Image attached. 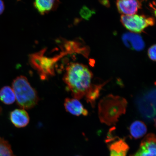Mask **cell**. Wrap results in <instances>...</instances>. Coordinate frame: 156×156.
Returning <instances> with one entry per match:
<instances>
[{"label":"cell","mask_w":156,"mask_h":156,"mask_svg":"<svg viewBox=\"0 0 156 156\" xmlns=\"http://www.w3.org/2000/svg\"><path fill=\"white\" fill-rule=\"evenodd\" d=\"M93 77V74L87 66L73 63L67 66L63 79L72 96L79 100L85 96Z\"/></svg>","instance_id":"obj_1"},{"label":"cell","mask_w":156,"mask_h":156,"mask_svg":"<svg viewBox=\"0 0 156 156\" xmlns=\"http://www.w3.org/2000/svg\"><path fill=\"white\" fill-rule=\"evenodd\" d=\"M128 102L119 96L109 94L101 99L98 104V116L100 121L108 126L115 125L119 119L125 114Z\"/></svg>","instance_id":"obj_2"},{"label":"cell","mask_w":156,"mask_h":156,"mask_svg":"<svg viewBox=\"0 0 156 156\" xmlns=\"http://www.w3.org/2000/svg\"><path fill=\"white\" fill-rule=\"evenodd\" d=\"M12 86L16 100L21 108L28 110L37 104L39 101L37 93L31 86L26 77L23 76L17 77L13 80Z\"/></svg>","instance_id":"obj_3"},{"label":"cell","mask_w":156,"mask_h":156,"mask_svg":"<svg viewBox=\"0 0 156 156\" xmlns=\"http://www.w3.org/2000/svg\"><path fill=\"white\" fill-rule=\"evenodd\" d=\"M121 21L126 28L136 34L143 32L147 27L153 26L155 23L153 17L136 14L122 15Z\"/></svg>","instance_id":"obj_4"},{"label":"cell","mask_w":156,"mask_h":156,"mask_svg":"<svg viewBox=\"0 0 156 156\" xmlns=\"http://www.w3.org/2000/svg\"><path fill=\"white\" fill-rule=\"evenodd\" d=\"M138 107L144 117L154 119L155 116V89L146 92L138 100Z\"/></svg>","instance_id":"obj_5"},{"label":"cell","mask_w":156,"mask_h":156,"mask_svg":"<svg viewBox=\"0 0 156 156\" xmlns=\"http://www.w3.org/2000/svg\"><path fill=\"white\" fill-rule=\"evenodd\" d=\"M156 143L155 134H148L142 140L137 151L130 156H156Z\"/></svg>","instance_id":"obj_6"},{"label":"cell","mask_w":156,"mask_h":156,"mask_svg":"<svg viewBox=\"0 0 156 156\" xmlns=\"http://www.w3.org/2000/svg\"><path fill=\"white\" fill-rule=\"evenodd\" d=\"M106 142L110 151V156H126L129 147L124 138L109 136Z\"/></svg>","instance_id":"obj_7"},{"label":"cell","mask_w":156,"mask_h":156,"mask_svg":"<svg viewBox=\"0 0 156 156\" xmlns=\"http://www.w3.org/2000/svg\"><path fill=\"white\" fill-rule=\"evenodd\" d=\"M116 4L119 12L124 15L135 14L142 6L139 0H117Z\"/></svg>","instance_id":"obj_8"},{"label":"cell","mask_w":156,"mask_h":156,"mask_svg":"<svg viewBox=\"0 0 156 156\" xmlns=\"http://www.w3.org/2000/svg\"><path fill=\"white\" fill-rule=\"evenodd\" d=\"M122 40L126 46L132 50L139 51L145 47L141 37L136 33H126L123 35Z\"/></svg>","instance_id":"obj_9"},{"label":"cell","mask_w":156,"mask_h":156,"mask_svg":"<svg viewBox=\"0 0 156 156\" xmlns=\"http://www.w3.org/2000/svg\"><path fill=\"white\" fill-rule=\"evenodd\" d=\"M64 106L67 112L74 115L79 116L82 115L86 116L88 114L87 110L77 99L66 98L64 101Z\"/></svg>","instance_id":"obj_10"},{"label":"cell","mask_w":156,"mask_h":156,"mask_svg":"<svg viewBox=\"0 0 156 156\" xmlns=\"http://www.w3.org/2000/svg\"><path fill=\"white\" fill-rule=\"evenodd\" d=\"M10 118L12 123L18 128H24L28 125L30 118L28 113L24 109H17L12 112Z\"/></svg>","instance_id":"obj_11"},{"label":"cell","mask_w":156,"mask_h":156,"mask_svg":"<svg viewBox=\"0 0 156 156\" xmlns=\"http://www.w3.org/2000/svg\"><path fill=\"white\" fill-rule=\"evenodd\" d=\"M59 3V0H34V5L38 12L44 15L57 8Z\"/></svg>","instance_id":"obj_12"},{"label":"cell","mask_w":156,"mask_h":156,"mask_svg":"<svg viewBox=\"0 0 156 156\" xmlns=\"http://www.w3.org/2000/svg\"><path fill=\"white\" fill-rule=\"evenodd\" d=\"M108 82V81H107L100 84L91 83L85 97L87 102L90 103L92 107H95V102L100 95L101 90Z\"/></svg>","instance_id":"obj_13"},{"label":"cell","mask_w":156,"mask_h":156,"mask_svg":"<svg viewBox=\"0 0 156 156\" xmlns=\"http://www.w3.org/2000/svg\"><path fill=\"white\" fill-rule=\"evenodd\" d=\"M147 131V126L145 123L140 120H136L129 127L130 136L134 139H140L146 135Z\"/></svg>","instance_id":"obj_14"},{"label":"cell","mask_w":156,"mask_h":156,"mask_svg":"<svg viewBox=\"0 0 156 156\" xmlns=\"http://www.w3.org/2000/svg\"><path fill=\"white\" fill-rule=\"evenodd\" d=\"M0 99L6 105H11L14 103L16 98L12 88L9 86L3 87L0 90Z\"/></svg>","instance_id":"obj_15"},{"label":"cell","mask_w":156,"mask_h":156,"mask_svg":"<svg viewBox=\"0 0 156 156\" xmlns=\"http://www.w3.org/2000/svg\"><path fill=\"white\" fill-rule=\"evenodd\" d=\"M0 156H15L8 141L0 137Z\"/></svg>","instance_id":"obj_16"},{"label":"cell","mask_w":156,"mask_h":156,"mask_svg":"<svg viewBox=\"0 0 156 156\" xmlns=\"http://www.w3.org/2000/svg\"><path fill=\"white\" fill-rule=\"evenodd\" d=\"M156 45L154 44L150 47L148 50V55L152 61H156Z\"/></svg>","instance_id":"obj_17"},{"label":"cell","mask_w":156,"mask_h":156,"mask_svg":"<svg viewBox=\"0 0 156 156\" xmlns=\"http://www.w3.org/2000/svg\"><path fill=\"white\" fill-rule=\"evenodd\" d=\"M91 11L87 7H83L81 10L80 15L83 18L87 19L91 16Z\"/></svg>","instance_id":"obj_18"},{"label":"cell","mask_w":156,"mask_h":156,"mask_svg":"<svg viewBox=\"0 0 156 156\" xmlns=\"http://www.w3.org/2000/svg\"><path fill=\"white\" fill-rule=\"evenodd\" d=\"M5 8L4 3L2 0H0V15L3 13Z\"/></svg>","instance_id":"obj_19"},{"label":"cell","mask_w":156,"mask_h":156,"mask_svg":"<svg viewBox=\"0 0 156 156\" xmlns=\"http://www.w3.org/2000/svg\"><path fill=\"white\" fill-rule=\"evenodd\" d=\"M140 1H145V0H139Z\"/></svg>","instance_id":"obj_20"},{"label":"cell","mask_w":156,"mask_h":156,"mask_svg":"<svg viewBox=\"0 0 156 156\" xmlns=\"http://www.w3.org/2000/svg\"><path fill=\"white\" fill-rule=\"evenodd\" d=\"M81 156L77 155V156Z\"/></svg>","instance_id":"obj_21"}]
</instances>
